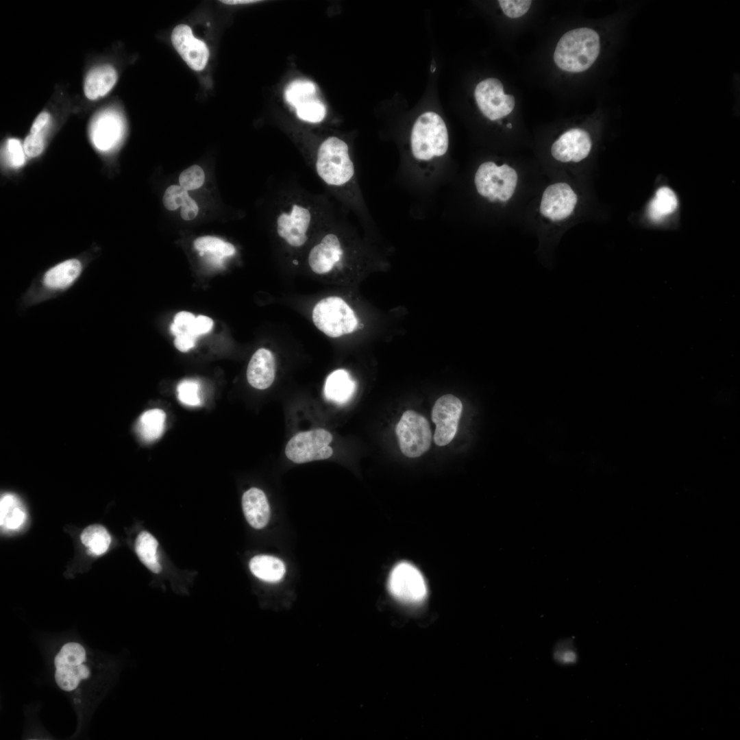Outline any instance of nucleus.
<instances>
[{"mask_svg": "<svg viewBox=\"0 0 740 740\" xmlns=\"http://www.w3.org/2000/svg\"><path fill=\"white\" fill-rule=\"evenodd\" d=\"M49 654L53 681L73 705L80 731L115 682L120 664L74 637L56 641Z\"/></svg>", "mask_w": 740, "mask_h": 740, "instance_id": "obj_1", "label": "nucleus"}, {"mask_svg": "<svg viewBox=\"0 0 740 740\" xmlns=\"http://www.w3.org/2000/svg\"><path fill=\"white\" fill-rule=\"evenodd\" d=\"M85 268L84 261L72 258L61 261L36 277L18 300L20 313L44 302L58 298L79 281Z\"/></svg>", "mask_w": 740, "mask_h": 740, "instance_id": "obj_2", "label": "nucleus"}, {"mask_svg": "<svg viewBox=\"0 0 740 740\" xmlns=\"http://www.w3.org/2000/svg\"><path fill=\"white\" fill-rule=\"evenodd\" d=\"M600 51L598 34L588 27L572 29L559 40L554 53L556 64L562 70L580 73L589 69Z\"/></svg>", "mask_w": 740, "mask_h": 740, "instance_id": "obj_3", "label": "nucleus"}, {"mask_svg": "<svg viewBox=\"0 0 740 740\" xmlns=\"http://www.w3.org/2000/svg\"><path fill=\"white\" fill-rule=\"evenodd\" d=\"M449 146V136L443 119L434 112H426L415 122L410 134L414 158L428 164L444 156Z\"/></svg>", "mask_w": 740, "mask_h": 740, "instance_id": "obj_4", "label": "nucleus"}, {"mask_svg": "<svg viewBox=\"0 0 740 740\" xmlns=\"http://www.w3.org/2000/svg\"><path fill=\"white\" fill-rule=\"evenodd\" d=\"M315 166L319 177L328 185L336 187L349 184L355 174L348 145L335 136L328 138L320 145Z\"/></svg>", "mask_w": 740, "mask_h": 740, "instance_id": "obj_5", "label": "nucleus"}, {"mask_svg": "<svg viewBox=\"0 0 740 740\" xmlns=\"http://www.w3.org/2000/svg\"><path fill=\"white\" fill-rule=\"evenodd\" d=\"M312 318L315 326L332 338L352 332L358 324L352 309L343 299L336 296L319 301L313 308Z\"/></svg>", "mask_w": 740, "mask_h": 740, "instance_id": "obj_6", "label": "nucleus"}, {"mask_svg": "<svg viewBox=\"0 0 740 740\" xmlns=\"http://www.w3.org/2000/svg\"><path fill=\"white\" fill-rule=\"evenodd\" d=\"M512 167L507 164L497 165L492 161L482 163L474 175L477 193L491 203H505L513 195L511 187Z\"/></svg>", "mask_w": 740, "mask_h": 740, "instance_id": "obj_7", "label": "nucleus"}, {"mask_svg": "<svg viewBox=\"0 0 740 740\" xmlns=\"http://www.w3.org/2000/svg\"><path fill=\"white\" fill-rule=\"evenodd\" d=\"M401 452L408 458H417L426 452L432 439L428 420L411 410L405 411L395 428Z\"/></svg>", "mask_w": 740, "mask_h": 740, "instance_id": "obj_8", "label": "nucleus"}, {"mask_svg": "<svg viewBox=\"0 0 740 740\" xmlns=\"http://www.w3.org/2000/svg\"><path fill=\"white\" fill-rule=\"evenodd\" d=\"M332 435L323 428L299 432L285 447L286 457L295 463H304L330 458L333 449L329 446Z\"/></svg>", "mask_w": 740, "mask_h": 740, "instance_id": "obj_9", "label": "nucleus"}, {"mask_svg": "<svg viewBox=\"0 0 740 740\" xmlns=\"http://www.w3.org/2000/svg\"><path fill=\"white\" fill-rule=\"evenodd\" d=\"M392 595L406 604H418L427 595V587L421 572L412 565L402 562L393 569L388 579Z\"/></svg>", "mask_w": 740, "mask_h": 740, "instance_id": "obj_10", "label": "nucleus"}, {"mask_svg": "<svg viewBox=\"0 0 740 740\" xmlns=\"http://www.w3.org/2000/svg\"><path fill=\"white\" fill-rule=\"evenodd\" d=\"M474 95L479 109L491 121L507 116L515 107V97L504 94L503 84L495 78L480 82L476 87Z\"/></svg>", "mask_w": 740, "mask_h": 740, "instance_id": "obj_11", "label": "nucleus"}, {"mask_svg": "<svg viewBox=\"0 0 740 740\" xmlns=\"http://www.w3.org/2000/svg\"><path fill=\"white\" fill-rule=\"evenodd\" d=\"M463 410L461 401L452 394L439 397L432 410V420L436 425L434 441L439 446L449 443L455 436Z\"/></svg>", "mask_w": 740, "mask_h": 740, "instance_id": "obj_12", "label": "nucleus"}, {"mask_svg": "<svg viewBox=\"0 0 740 740\" xmlns=\"http://www.w3.org/2000/svg\"><path fill=\"white\" fill-rule=\"evenodd\" d=\"M313 221L312 210L299 204L292 205L277 218V232L280 238L293 247L303 246L308 240V232Z\"/></svg>", "mask_w": 740, "mask_h": 740, "instance_id": "obj_13", "label": "nucleus"}, {"mask_svg": "<svg viewBox=\"0 0 740 740\" xmlns=\"http://www.w3.org/2000/svg\"><path fill=\"white\" fill-rule=\"evenodd\" d=\"M171 42L190 69L199 71L205 68L209 58L208 48L203 40L194 36L188 25H177L171 33Z\"/></svg>", "mask_w": 740, "mask_h": 740, "instance_id": "obj_14", "label": "nucleus"}, {"mask_svg": "<svg viewBox=\"0 0 740 740\" xmlns=\"http://www.w3.org/2000/svg\"><path fill=\"white\" fill-rule=\"evenodd\" d=\"M123 132V123L119 114L113 110H106L92 122L90 138L97 149L107 151L118 143Z\"/></svg>", "mask_w": 740, "mask_h": 740, "instance_id": "obj_15", "label": "nucleus"}, {"mask_svg": "<svg viewBox=\"0 0 740 740\" xmlns=\"http://www.w3.org/2000/svg\"><path fill=\"white\" fill-rule=\"evenodd\" d=\"M343 250L338 236L330 233L314 245L308 255V264L317 274L330 272L342 259Z\"/></svg>", "mask_w": 740, "mask_h": 740, "instance_id": "obj_16", "label": "nucleus"}, {"mask_svg": "<svg viewBox=\"0 0 740 740\" xmlns=\"http://www.w3.org/2000/svg\"><path fill=\"white\" fill-rule=\"evenodd\" d=\"M275 366L273 354L265 348L258 349L252 356L247 370L249 384L257 389H266L273 383Z\"/></svg>", "mask_w": 740, "mask_h": 740, "instance_id": "obj_17", "label": "nucleus"}, {"mask_svg": "<svg viewBox=\"0 0 740 740\" xmlns=\"http://www.w3.org/2000/svg\"><path fill=\"white\" fill-rule=\"evenodd\" d=\"M242 507L247 522L256 529L264 528L270 517V508L264 492L257 488L247 490L242 497Z\"/></svg>", "mask_w": 740, "mask_h": 740, "instance_id": "obj_18", "label": "nucleus"}, {"mask_svg": "<svg viewBox=\"0 0 740 740\" xmlns=\"http://www.w3.org/2000/svg\"><path fill=\"white\" fill-rule=\"evenodd\" d=\"M117 73L111 65L103 64L91 69L84 84L85 96L91 100L106 95L114 86Z\"/></svg>", "mask_w": 740, "mask_h": 740, "instance_id": "obj_19", "label": "nucleus"}, {"mask_svg": "<svg viewBox=\"0 0 740 740\" xmlns=\"http://www.w3.org/2000/svg\"><path fill=\"white\" fill-rule=\"evenodd\" d=\"M356 388V382L345 369H337L326 379L324 386L325 398L338 405L349 402Z\"/></svg>", "mask_w": 740, "mask_h": 740, "instance_id": "obj_20", "label": "nucleus"}, {"mask_svg": "<svg viewBox=\"0 0 740 740\" xmlns=\"http://www.w3.org/2000/svg\"><path fill=\"white\" fill-rule=\"evenodd\" d=\"M26 512L19 498L13 493H7L0 500V524L4 530H16L20 528L26 519Z\"/></svg>", "mask_w": 740, "mask_h": 740, "instance_id": "obj_21", "label": "nucleus"}, {"mask_svg": "<svg viewBox=\"0 0 740 740\" xmlns=\"http://www.w3.org/2000/svg\"><path fill=\"white\" fill-rule=\"evenodd\" d=\"M165 419L166 414L161 409L154 408L144 412L136 426L140 438L147 443L159 439L164 431Z\"/></svg>", "mask_w": 740, "mask_h": 740, "instance_id": "obj_22", "label": "nucleus"}, {"mask_svg": "<svg viewBox=\"0 0 740 740\" xmlns=\"http://www.w3.org/2000/svg\"><path fill=\"white\" fill-rule=\"evenodd\" d=\"M249 569L258 578L269 582L280 580L285 574L283 562L274 556L258 555L249 561Z\"/></svg>", "mask_w": 740, "mask_h": 740, "instance_id": "obj_23", "label": "nucleus"}, {"mask_svg": "<svg viewBox=\"0 0 740 740\" xmlns=\"http://www.w3.org/2000/svg\"><path fill=\"white\" fill-rule=\"evenodd\" d=\"M158 542L147 531L140 532L135 541V552L140 560L151 571L158 574L162 567L158 560Z\"/></svg>", "mask_w": 740, "mask_h": 740, "instance_id": "obj_24", "label": "nucleus"}, {"mask_svg": "<svg viewBox=\"0 0 740 740\" xmlns=\"http://www.w3.org/2000/svg\"><path fill=\"white\" fill-rule=\"evenodd\" d=\"M80 539L87 548L88 554L94 556L104 554L111 542L108 532L99 524H92L86 527L81 533Z\"/></svg>", "mask_w": 740, "mask_h": 740, "instance_id": "obj_25", "label": "nucleus"}, {"mask_svg": "<svg viewBox=\"0 0 740 740\" xmlns=\"http://www.w3.org/2000/svg\"><path fill=\"white\" fill-rule=\"evenodd\" d=\"M678 200L674 191L668 187H662L656 193L649 207V215L654 221H661L671 214L677 208Z\"/></svg>", "mask_w": 740, "mask_h": 740, "instance_id": "obj_26", "label": "nucleus"}, {"mask_svg": "<svg viewBox=\"0 0 740 740\" xmlns=\"http://www.w3.org/2000/svg\"><path fill=\"white\" fill-rule=\"evenodd\" d=\"M558 140L570 145L573 152L571 161L574 162H578L587 157L591 149L592 143L589 133L579 128H573L565 132Z\"/></svg>", "mask_w": 740, "mask_h": 740, "instance_id": "obj_27", "label": "nucleus"}, {"mask_svg": "<svg viewBox=\"0 0 740 740\" xmlns=\"http://www.w3.org/2000/svg\"><path fill=\"white\" fill-rule=\"evenodd\" d=\"M285 99L291 106L296 108L317 99V88L310 81L299 79L293 81L285 90Z\"/></svg>", "mask_w": 740, "mask_h": 740, "instance_id": "obj_28", "label": "nucleus"}, {"mask_svg": "<svg viewBox=\"0 0 740 740\" xmlns=\"http://www.w3.org/2000/svg\"><path fill=\"white\" fill-rule=\"evenodd\" d=\"M194 247L200 252H208L220 257L232 256L236 251L231 243L211 236L197 238L194 241Z\"/></svg>", "mask_w": 740, "mask_h": 740, "instance_id": "obj_29", "label": "nucleus"}, {"mask_svg": "<svg viewBox=\"0 0 740 740\" xmlns=\"http://www.w3.org/2000/svg\"><path fill=\"white\" fill-rule=\"evenodd\" d=\"M177 397L184 404L198 406L201 404L199 383L193 379L182 380L177 387Z\"/></svg>", "mask_w": 740, "mask_h": 740, "instance_id": "obj_30", "label": "nucleus"}, {"mask_svg": "<svg viewBox=\"0 0 740 740\" xmlns=\"http://www.w3.org/2000/svg\"><path fill=\"white\" fill-rule=\"evenodd\" d=\"M295 110L300 119L310 123L321 121L326 113L324 105L319 99L298 106Z\"/></svg>", "mask_w": 740, "mask_h": 740, "instance_id": "obj_31", "label": "nucleus"}, {"mask_svg": "<svg viewBox=\"0 0 740 740\" xmlns=\"http://www.w3.org/2000/svg\"><path fill=\"white\" fill-rule=\"evenodd\" d=\"M204 181V171L198 165H193L187 168L180 173L179 177L180 186L187 191L200 188Z\"/></svg>", "mask_w": 740, "mask_h": 740, "instance_id": "obj_32", "label": "nucleus"}, {"mask_svg": "<svg viewBox=\"0 0 740 740\" xmlns=\"http://www.w3.org/2000/svg\"><path fill=\"white\" fill-rule=\"evenodd\" d=\"M188 195V191L180 186L171 185L165 190L162 201L167 210H175L183 205Z\"/></svg>", "mask_w": 740, "mask_h": 740, "instance_id": "obj_33", "label": "nucleus"}, {"mask_svg": "<svg viewBox=\"0 0 740 740\" xmlns=\"http://www.w3.org/2000/svg\"><path fill=\"white\" fill-rule=\"evenodd\" d=\"M532 3L530 0H500L499 4L504 13L508 17L515 18L524 15Z\"/></svg>", "mask_w": 740, "mask_h": 740, "instance_id": "obj_34", "label": "nucleus"}, {"mask_svg": "<svg viewBox=\"0 0 740 740\" xmlns=\"http://www.w3.org/2000/svg\"><path fill=\"white\" fill-rule=\"evenodd\" d=\"M6 155L8 163L14 167H19L25 162V151L20 140L10 138L6 144Z\"/></svg>", "mask_w": 740, "mask_h": 740, "instance_id": "obj_35", "label": "nucleus"}, {"mask_svg": "<svg viewBox=\"0 0 740 740\" xmlns=\"http://www.w3.org/2000/svg\"><path fill=\"white\" fill-rule=\"evenodd\" d=\"M23 149L28 157L34 158L39 156L44 149V138L41 133L30 134L25 138L23 143Z\"/></svg>", "mask_w": 740, "mask_h": 740, "instance_id": "obj_36", "label": "nucleus"}, {"mask_svg": "<svg viewBox=\"0 0 740 740\" xmlns=\"http://www.w3.org/2000/svg\"><path fill=\"white\" fill-rule=\"evenodd\" d=\"M212 325L213 321L210 317L199 315L195 317L193 322L186 330L197 338V336L210 332Z\"/></svg>", "mask_w": 740, "mask_h": 740, "instance_id": "obj_37", "label": "nucleus"}, {"mask_svg": "<svg viewBox=\"0 0 740 740\" xmlns=\"http://www.w3.org/2000/svg\"><path fill=\"white\" fill-rule=\"evenodd\" d=\"M555 659L563 664L573 663L576 661V654L571 644L561 643L554 652Z\"/></svg>", "mask_w": 740, "mask_h": 740, "instance_id": "obj_38", "label": "nucleus"}, {"mask_svg": "<svg viewBox=\"0 0 740 740\" xmlns=\"http://www.w3.org/2000/svg\"><path fill=\"white\" fill-rule=\"evenodd\" d=\"M196 338L197 337L184 330L175 336L174 345L180 352H186L195 347Z\"/></svg>", "mask_w": 740, "mask_h": 740, "instance_id": "obj_39", "label": "nucleus"}, {"mask_svg": "<svg viewBox=\"0 0 740 740\" xmlns=\"http://www.w3.org/2000/svg\"><path fill=\"white\" fill-rule=\"evenodd\" d=\"M199 208L197 203L188 195L181 208L180 214L182 218L185 221H190L196 217Z\"/></svg>", "mask_w": 740, "mask_h": 740, "instance_id": "obj_40", "label": "nucleus"}, {"mask_svg": "<svg viewBox=\"0 0 740 740\" xmlns=\"http://www.w3.org/2000/svg\"><path fill=\"white\" fill-rule=\"evenodd\" d=\"M195 319V317L192 313L182 311L175 314L173 323L184 331L191 325Z\"/></svg>", "mask_w": 740, "mask_h": 740, "instance_id": "obj_41", "label": "nucleus"}, {"mask_svg": "<svg viewBox=\"0 0 740 740\" xmlns=\"http://www.w3.org/2000/svg\"><path fill=\"white\" fill-rule=\"evenodd\" d=\"M50 119V115L47 112L40 113L34 120L30 130V134H39L47 125Z\"/></svg>", "mask_w": 740, "mask_h": 740, "instance_id": "obj_42", "label": "nucleus"}, {"mask_svg": "<svg viewBox=\"0 0 740 740\" xmlns=\"http://www.w3.org/2000/svg\"><path fill=\"white\" fill-rule=\"evenodd\" d=\"M258 0H223L221 1V3L228 5H239V4H249L260 2Z\"/></svg>", "mask_w": 740, "mask_h": 740, "instance_id": "obj_43", "label": "nucleus"}, {"mask_svg": "<svg viewBox=\"0 0 740 740\" xmlns=\"http://www.w3.org/2000/svg\"><path fill=\"white\" fill-rule=\"evenodd\" d=\"M507 127H509V128H511V127H512V125H511L510 123H508V124H507Z\"/></svg>", "mask_w": 740, "mask_h": 740, "instance_id": "obj_44", "label": "nucleus"}]
</instances>
